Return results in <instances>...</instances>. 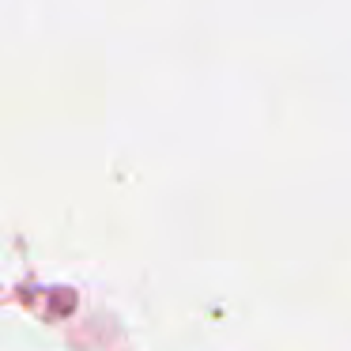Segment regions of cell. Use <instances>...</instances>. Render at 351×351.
Segmentation results:
<instances>
[]
</instances>
